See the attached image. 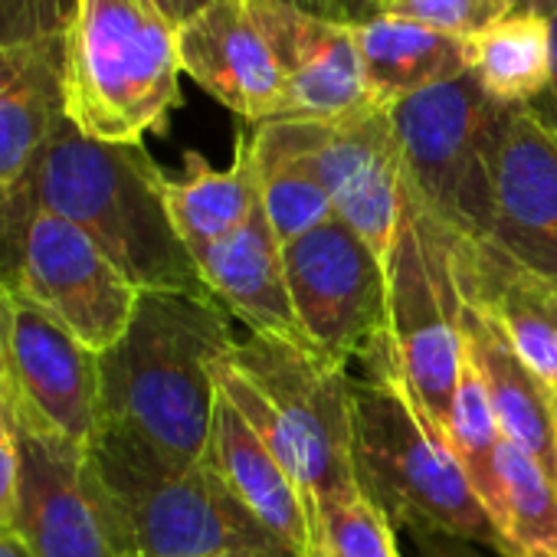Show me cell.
<instances>
[{
    "mask_svg": "<svg viewBox=\"0 0 557 557\" xmlns=\"http://www.w3.org/2000/svg\"><path fill=\"white\" fill-rule=\"evenodd\" d=\"M164 177L145 145L86 138L63 115L24 181L0 197V278L14 283L27 223L47 210L79 226L141 293L210 296L168 216Z\"/></svg>",
    "mask_w": 557,
    "mask_h": 557,
    "instance_id": "6da1fadb",
    "label": "cell"
},
{
    "mask_svg": "<svg viewBox=\"0 0 557 557\" xmlns=\"http://www.w3.org/2000/svg\"><path fill=\"white\" fill-rule=\"evenodd\" d=\"M233 345L213 296L141 293L125 335L99 355V430L135 436L174 466L207 462L216 364Z\"/></svg>",
    "mask_w": 557,
    "mask_h": 557,
    "instance_id": "7a4b0ae2",
    "label": "cell"
},
{
    "mask_svg": "<svg viewBox=\"0 0 557 557\" xmlns=\"http://www.w3.org/2000/svg\"><path fill=\"white\" fill-rule=\"evenodd\" d=\"M83 482L125 557H296L210 462L174 466L135 436L99 430L86 446Z\"/></svg>",
    "mask_w": 557,
    "mask_h": 557,
    "instance_id": "3957f363",
    "label": "cell"
},
{
    "mask_svg": "<svg viewBox=\"0 0 557 557\" xmlns=\"http://www.w3.org/2000/svg\"><path fill=\"white\" fill-rule=\"evenodd\" d=\"M351 377V456L361 492L407 534L472 541L505 557L502 534L456 456L433 436L394 364L391 342Z\"/></svg>",
    "mask_w": 557,
    "mask_h": 557,
    "instance_id": "277c9868",
    "label": "cell"
},
{
    "mask_svg": "<svg viewBox=\"0 0 557 557\" xmlns=\"http://www.w3.org/2000/svg\"><path fill=\"white\" fill-rule=\"evenodd\" d=\"M177 30L154 0H76L66 27V119L96 141L141 145L181 106Z\"/></svg>",
    "mask_w": 557,
    "mask_h": 557,
    "instance_id": "5b68a950",
    "label": "cell"
},
{
    "mask_svg": "<svg viewBox=\"0 0 557 557\" xmlns=\"http://www.w3.org/2000/svg\"><path fill=\"white\" fill-rule=\"evenodd\" d=\"M508 109L472 73L391 106L404 190L459 243L492 233V171Z\"/></svg>",
    "mask_w": 557,
    "mask_h": 557,
    "instance_id": "8992f818",
    "label": "cell"
},
{
    "mask_svg": "<svg viewBox=\"0 0 557 557\" xmlns=\"http://www.w3.org/2000/svg\"><path fill=\"white\" fill-rule=\"evenodd\" d=\"M459 312L453 236L404 190V216L387 259L391 351L410 400L446 449L462 377Z\"/></svg>",
    "mask_w": 557,
    "mask_h": 557,
    "instance_id": "52a82bcc",
    "label": "cell"
},
{
    "mask_svg": "<svg viewBox=\"0 0 557 557\" xmlns=\"http://www.w3.org/2000/svg\"><path fill=\"white\" fill-rule=\"evenodd\" d=\"M226 361L265 397L283 423L299 459L302 488L319 518L322 502L358 485L351 456L348 368H338L315 348L269 335L236 342Z\"/></svg>",
    "mask_w": 557,
    "mask_h": 557,
    "instance_id": "ba28073f",
    "label": "cell"
},
{
    "mask_svg": "<svg viewBox=\"0 0 557 557\" xmlns=\"http://www.w3.org/2000/svg\"><path fill=\"white\" fill-rule=\"evenodd\" d=\"M286 283L306 342L338 368L391 342L387 265L342 220L283 246Z\"/></svg>",
    "mask_w": 557,
    "mask_h": 557,
    "instance_id": "9c48e42d",
    "label": "cell"
},
{
    "mask_svg": "<svg viewBox=\"0 0 557 557\" xmlns=\"http://www.w3.org/2000/svg\"><path fill=\"white\" fill-rule=\"evenodd\" d=\"M11 293L96 355L125 335L141 299V289L79 226L47 210L27 223Z\"/></svg>",
    "mask_w": 557,
    "mask_h": 557,
    "instance_id": "30bf717a",
    "label": "cell"
},
{
    "mask_svg": "<svg viewBox=\"0 0 557 557\" xmlns=\"http://www.w3.org/2000/svg\"><path fill=\"white\" fill-rule=\"evenodd\" d=\"M312 161L335 220L387 265L404 216V168L391 109L371 102L338 122H312Z\"/></svg>",
    "mask_w": 557,
    "mask_h": 557,
    "instance_id": "8fae6325",
    "label": "cell"
},
{
    "mask_svg": "<svg viewBox=\"0 0 557 557\" xmlns=\"http://www.w3.org/2000/svg\"><path fill=\"white\" fill-rule=\"evenodd\" d=\"M11 384L17 426L73 446L99 430V355L44 312L14 299Z\"/></svg>",
    "mask_w": 557,
    "mask_h": 557,
    "instance_id": "7c38bea8",
    "label": "cell"
},
{
    "mask_svg": "<svg viewBox=\"0 0 557 557\" xmlns=\"http://www.w3.org/2000/svg\"><path fill=\"white\" fill-rule=\"evenodd\" d=\"M485 246L557 283V132L531 109H508L492 171Z\"/></svg>",
    "mask_w": 557,
    "mask_h": 557,
    "instance_id": "4fadbf2b",
    "label": "cell"
},
{
    "mask_svg": "<svg viewBox=\"0 0 557 557\" xmlns=\"http://www.w3.org/2000/svg\"><path fill=\"white\" fill-rule=\"evenodd\" d=\"M181 70L233 115L262 125L283 115L286 73L252 0H213L177 27Z\"/></svg>",
    "mask_w": 557,
    "mask_h": 557,
    "instance_id": "5bb4252c",
    "label": "cell"
},
{
    "mask_svg": "<svg viewBox=\"0 0 557 557\" xmlns=\"http://www.w3.org/2000/svg\"><path fill=\"white\" fill-rule=\"evenodd\" d=\"M252 11L286 73V106L278 119L338 122L374 102L348 24L306 14L283 0H252Z\"/></svg>",
    "mask_w": 557,
    "mask_h": 557,
    "instance_id": "9a60e30c",
    "label": "cell"
},
{
    "mask_svg": "<svg viewBox=\"0 0 557 557\" xmlns=\"http://www.w3.org/2000/svg\"><path fill=\"white\" fill-rule=\"evenodd\" d=\"M14 534L30 557H125L83 482L86 449L21 430Z\"/></svg>",
    "mask_w": 557,
    "mask_h": 557,
    "instance_id": "2e32d148",
    "label": "cell"
},
{
    "mask_svg": "<svg viewBox=\"0 0 557 557\" xmlns=\"http://www.w3.org/2000/svg\"><path fill=\"white\" fill-rule=\"evenodd\" d=\"M207 462L278 544H286L296 557H319L315 511L306 488L272 456L220 387Z\"/></svg>",
    "mask_w": 557,
    "mask_h": 557,
    "instance_id": "e0dca14e",
    "label": "cell"
},
{
    "mask_svg": "<svg viewBox=\"0 0 557 557\" xmlns=\"http://www.w3.org/2000/svg\"><path fill=\"white\" fill-rule=\"evenodd\" d=\"M459 329L462 351L485 387L502 436L557 482V397L521 361L498 319L472 296H462Z\"/></svg>",
    "mask_w": 557,
    "mask_h": 557,
    "instance_id": "ac0fdd59",
    "label": "cell"
},
{
    "mask_svg": "<svg viewBox=\"0 0 557 557\" xmlns=\"http://www.w3.org/2000/svg\"><path fill=\"white\" fill-rule=\"evenodd\" d=\"M194 262L210 296L230 315L249 325L252 335H269L312 348L293 309L283 265V243L275 239L262 203L236 233L200 249Z\"/></svg>",
    "mask_w": 557,
    "mask_h": 557,
    "instance_id": "d6986e66",
    "label": "cell"
},
{
    "mask_svg": "<svg viewBox=\"0 0 557 557\" xmlns=\"http://www.w3.org/2000/svg\"><path fill=\"white\" fill-rule=\"evenodd\" d=\"M66 30L0 44V197L14 190L66 115Z\"/></svg>",
    "mask_w": 557,
    "mask_h": 557,
    "instance_id": "ffe728a7",
    "label": "cell"
},
{
    "mask_svg": "<svg viewBox=\"0 0 557 557\" xmlns=\"http://www.w3.org/2000/svg\"><path fill=\"white\" fill-rule=\"evenodd\" d=\"M453 265L459 293L498 319L511 348L557 397V283L515 265L485 243L453 239Z\"/></svg>",
    "mask_w": 557,
    "mask_h": 557,
    "instance_id": "44dd1931",
    "label": "cell"
},
{
    "mask_svg": "<svg viewBox=\"0 0 557 557\" xmlns=\"http://www.w3.org/2000/svg\"><path fill=\"white\" fill-rule=\"evenodd\" d=\"M249 154L259 187V203L275 239L289 246L306 233L335 220L329 190L312 161V122L272 119L252 125Z\"/></svg>",
    "mask_w": 557,
    "mask_h": 557,
    "instance_id": "7402d4cb",
    "label": "cell"
},
{
    "mask_svg": "<svg viewBox=\"0 0 557 557\" xmlns=\"http://www.w3.org/2000/svg\"><path fill=\"white\" fill-rule=\"evenodd\" d=\"M348 27L358 44L368 92L377 106L391 109L423 89L453 83L469 73L466 40L459 37L387 14Z\"/></svg>",
    "mask_w": 557,
    "mask_h": 557,
    "instance_id": "603a6c76",
    "label": "cell"
},
{
    "mask_svg": "<svg viewBox=\"0 0 557 557\" xmlns=\"http://www.w3.org/2000/svg\"><path fill=\"white\" fill-rule=\"evenodd\" d=\"M168 216L190 256L236 233L259 207L249 138H236L233 164L216 171L203 154H184V177H164Z\"/></svg>",
    "mask_w": 557,
    "mask_h": 557,
    "instance_id": "cb8c5ba5",
    "label": "cell"
},
{
    "mask_svg": "<svg viewBox=\"0 0 557 557\" xmlns=\"http://www.w3.org/2000/svg\"><path fill=\"white\" fill-rule=\"evenodd\" d=\"M475 83L505 109L534 106L550 83V24L541 14L511 11L466 40Z\"/></svg>",
    "mask_w": 557,
    "mask_h": 557,
    "instance_id": "d4e9b609",
    "label": "cell"
},
{
    "mask_svg": "<svg viewBox=\"0 0 557 557\" xmlns=\"http://www.w3.org/2000/svg\"><path fill=\"white\" fill-rule=\"evenodd\" d=\"M505 557H557V482L518 446H498Z\"/></svg>",
    "mask_w": 557,
    "mask_h": 557,
    "instance_id": "484cf974",
    "label": "cell"
},
{
    "mask_svg": "<svg viewBox=\"0 0 557 557\" xmlns=\"http://www.w3.org/2000/svg\"><path fill=\"white\" fill-rule=\"evenodd\" d=\"M502 430L495 423L492 404L485 397V387L469 364L462 351V377L456 391V407H453V430H449V453L462 466L466 479L472 482L475 495L482 498L485 511L492 515L495 528L502 521V482H498V446H502Z\"/></svg>",
    "mask_w": 557,
    "mask_h": 557,
    "instance_id": "4316f807",
    "label": "cell"
},
{
    "mask_svg": "<svg viewBox=\"0 0 557 557\" xmlns=\"http://www.w3.org/2000/svg\"><path fill=\"white\" fill-rule=\"evenodd\" d=\"M315 531L319 557H400L397 528L361 485L322 502Z\"/></svg>",
    "mask_w": 557,
    "mask_h": 557,
    "instance_id": "83f0119b",
    "label": "cell"
},
{
    "mask_svg": "<svg viewBox=\"0 0 557 557\" xmlns=\"http://www.w3.org/2000/svg\"><path fill=\"white\" fill-rule=\"evenodd\" d=\"M381 14L469 40L511 14V0H387Z\"/></svg>",
    "mask_w": 557,
    "mask_h": 557,
    "instance_id": "f1b7e54d",
    "label": "cell"
},
{
    "mask_svg": "<svg viewBox=\"0 0 557 557\" xmlns=\"http://www.w3.org/2000/svg\"><path fill=\"white\" fill-rule=\"evenodd\" d=\"M21 492V433L14 407L0 404V534H14Z\"/></svg>",
    "mask_w": 557,
    "mask_h": 557,
    "instance_id": "f546056e",
    "label": "cell"
},
{
    "mask_svg": "<svg viewBox=\"0 0 557 557\" xmlns=\"http://www.w3.org/2000/svg\"><path fill=\"white\" fill-rule=\"evenodd\" d=\"M11 332H14V293L0 278V404L14 407V384H11Z\"/></svg>",
    "mask_w": 557,
    "mask_h": 557,
    "instance_id": "4dcf8cb0",
    "label": "cell"
},
{
    "mask_svg": "<svg viewBox=\"0 0 557 557\" xmlns=\"http://www.w3.org/2000/svg\"><path fill=\"white\" fill-rule=\"evenodd\" d=\"M420 557H502L488 547H479L472 541H459V537H443V534H410Z\"/></svg>",
    "mask_w": 557,
    "mask_h": 557,
    "instance_id": "1f68e13d",
    "label": "cell"
},
{
    "mask_svg": "<svg viewBox=\"0 0 557 557\" xmlns=\"http://www.w3.org/2000/svg\"><path fill=\"white\" fill-rule=\"evenodd\" d=\"M547 24H550V83L547 92L531 109L557 132V17H547Z\"/></svg>",
    "mask_w": 557,
    "mask_h": 557,
    "instance_id": "d6a6232c",
    "label": "cell"
},
{
    "mask_svg": "<svg viewBox=\"0 0 557 557\" xmlns=\"http://www.w3.org/2000/svg\"><path fill=\"white\" fill-rule=\"evenodd\" d=\"M154 4L161 8V14L174 24V30L181 27V24H187L194 14H200L203 8H210L213 0H154Z\"/></svg>",
    "mask_w": 557,
    "mask_h": 557,
    "instance_id": "836d02e7",
    "label": "cell"
},
{
    "mask_svg": "<svg viewBox=\"0 0 557 557\" xmlns=\"http://www.w3.org/2000/svg\"><path fill=\"white\" fill-rule=\"evenodd\" d=\"M335 4H338L342 24H364L381 14L384 0H335Z\"/></svg>",
    "mask_w": 557,
    "mask_h": 557,
    "instance_id": "e575fe53",
    "label": "cell"
},
{
    "mask_svg": "<svg viewBox=\"0 0 557 557\" xmlns=\"http://www.w3.org/2000/svg\"><path fill=\"white\" fill-rule=\"evenodd\" d=\"M283 4H293V8H299V11H306V14H315V17L342 21L335 0H283Z\"/></svg>",
    "mask_w": 557,
    "mask_h": 557,
    "instance_id": "d590c367",
    "label": "cell"
},
{
    "mask_svg": "<svg viewBox=\"0 0 557 557\" xmlns=\"http://www.w3.org/2000/svg\"><path fill=\"white\" fill-rule=\"evenodd\" d=\"M511 11L541 14V17H557V0H511Z\"/></svg>",
    "mask_w": 557,
    "mask_h": 557,
    "instance_id": "8d00e7d4",
    "label": "cell"
},
{
    "mask_svg": "<svg viewBox=\"0 0 557 557\" xmlns=\"http://www.w3.org/2000/svg\"><path fill=\"white\" fill-rule=\"evenodd\" d=\"M0 557H30L17 534H0Z\"/></svg>",
    "mask_w": 557,
    "mask_h": 557,
    "instance_id": "74e56055",
    "label": "cell"
},
{
    "mask_svg": "<svg viewBox=\"0 0 557 557\" xmlns=\"http://www.w3.org/2000/svg\"><path fill=\"white\" fill-rule=\"evenodd\" d=\"M207 557H262V554H207Z\"/></svg>",
    "mask_w": 557,
    "mask_h": 557,
    "instance_id": "f35d334b",
    "label": "cell"
},
{
    "mask_svg": "<svg viewBox=\"0 0 557 557\" xmlns=\"http://www.w3.org/2000/svg\"><path fill=\"white\" fill-rule=\"evenodd\" d=\"M384 4H387V0H384ZM384 4H381V8H384Z\"/></svg>",
    "mask_w": 557,
    "mask_h": 557,
    "instance_id": "ab89813d",
    "label": "cell"
},
{
    "mask_svg": "<svg viewBox=\"0 0 557 557\" xmlns=\"http://www.w3.org/2000/svg\"><path fill=\"white\" fill-rule=\"evenodd\" d=\"M400 557H404V554H400Z\"/></svg>",
    "mask_w": 557,
    "mask_h": 557,
    "instance_id": "60d3db41",
    "label": "cell"
}]
</instances>
